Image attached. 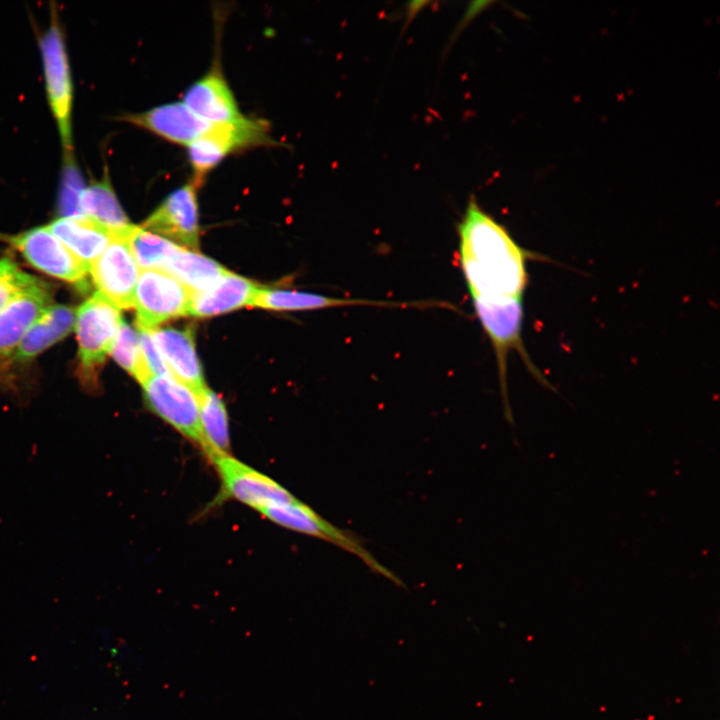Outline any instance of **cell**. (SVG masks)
Segmentation results:
<instances>
[{
  "mask_svg": "<svg viewBox=\"0 0 720 720\" xmlns=\"http://www.w3.org/2000/svg\"><path fill=\"white\" fill-rule=\"evenodd\" d=\"M457 234L459 263L472 300L523 299L527 261L537 256L522 248L473 196Z\"/></svg>",
  "mask_w": 720,
  "mask_h": 720,
  "instance_id": "6da1fadb",
  "label": "cell"
},
{
  "mask_svg": "<svg viewBox=\"0 0 720 720\" xmlns=\"http://www.w3.org/2000/svg\"><path fill=\"white\" fill-rule=\"evenodd\" d=\"M122 321L120 309L99 291L77 309L74 329L86 382L94 378L96 369L110 354Z\"/></svg>",
  "mask_w": 720,
  "mask_h": 720,
  "instance_id": "7a4b0ae2",
  "label": "cell"
},
{
  "mask_svg": "<svg viewBox=\"0 0 720 720\" xmlns=\"http://www.w3.org/2000/svg\"><path fill=\"white\" fill-rule=\"evenodd\" d=\"M265 518L286 529L328 541L359 557L370 569L402 585L396 575L385 568L367 551L360 540L321 517L307 504L294 498L275 504L260 512Z\"/></svg>",
  "mask_w": 720,
  "mask_h": 720,
  "instance_id": "3957f363",
  "label": "cell"
},
{
  "mask_svg": "<svg viewBox=\"0 0 720 720\" xmlns=\"http://www.w3.org/2000/svg\"><path fill=\"white\" fill-rule=\"evenodd\" d=\"M270 142L268 126L263 120L244 117L230 124H214L187 146L194 176L192 183L200 186L206 175L228 154Z\"/></svg>",
  "mask_w": 720,
  "mask_h": 720,
  "instance_id": "277c9868",
  "label": "cell"
},
{
  "mask_svg": "<svg viewBox=\"0 0 720 720\" xmlns=\"http://www.w3.org/2000/svg\"><path fill=\"white\" fill-rule=\"evenodd\" d=\"M39 43L49 105L57 121L66 151L65 157H70L72 156V83L65 42L54 8L51 13V24Z\"/></svg>",
  "mask_w": 720,
  "mask_h": 720,
  "instance_id": "5b68a950",
  "label": "cell"
},
{
  "mask_svg": "<svg viewBox=\"0 0 720 720\" xmlns=\"http://www.w3.org/2000/svg\"><path fill=\"white\" fill-rule=\"evenodd\" d=\"M192 293L161 269L141 270L133 307L138 329L153 330L163 322L189 314Z\"/></svg>",
  "mask_w": 720,
  "mask_h": 720,
  "instance_id": "8992f818",
  "label": "cell"
},
{
  "mask_svg": "<svg viewBox=\"0 0 720 720\" xmlns=\"http://www.w3.org/2000/svg\"><path fill=\"white\" fill-rule=\"evenodd\" d=\"M142 387L149 408L203 451L199 404L195 393L172 376H151Z\"/></svg>",
  "mask_w": 720,
  "mask_h": 720,
  "instance_id": "52a82bcc",
  "label": "cell"
},
{
  "mask_svg": "<svg viewBox=\"0 0 720 720\" xmlns=\"http://www.w3.org/2000/svg\"><path fill=\"white\" fill-rule=\"evenodd\" d=\"M210 461L221 480L225 494L259 513L269 506L295 498L278 482L231 454L217 455Z\"/></svg>",
  "mask_w": 720,
  "mask_h": 720,
  "instance_id": "ba28073f",
  "label": "cell"
},
{
  "mask_svg": "<svg viewBox=\"0 0 720 720\" xmlns=\"http://www.w3.org/2000/svg\"><path fill=\"white\" fill-rule=\"evenodd\" d=\"M129 226L112 232L110 243L89 268L98 291L119 309L133 307L134 292L139 277V267L126 240Z\"/></svg>",
  "mask_w": 720,
  "mask_h": 720,
  "instance_id": "9c48e42d",
  "label": "cell"
},
{
  "mask_svg": "<svg viewBox=\"0 0 720 720\" xmlns=\"http://www.w3.org/2000/svg\"><path fill=\"white\" fill-rule=\"evenodd\" d=\"M197 187L188 183L170 193L140 226L184 248L198 250Z\"/></svg>",
  "mask_w": 720,
  "mask_h": 720,
  "instance_id": "30bf717a",
  "label": "cell"
},
{
  "mask_svg": "<svg viewBox=\"0 0 720 720\" xmlns=\"http://www.w3.org/2000/svg\"><path fill=\"white\" fill-rule=\"evenodd\" d=\"M13 243L34 268L70 283L82 284L86 280L89 268L46 226L20 234Z\"/></svg>",
  "mask_w": 720,
  "mask_h": 720,
  "instance_id": "8fae6325",
  "label": "cell"
},
{
  "mask_svg": "<svg viewBox=\"0 0 720 720\" xmlns=\"http://www.w3.org/2000/svg\"><path fill=\"white\" fill-rule=\"evenodd\" d=\"M51 305L49 285L36 278L0 312V358H6L16 350L29 328Z\"/></svg>",
  "mask_w": 720,
  "mask_h": 720,
  "instance_id": "7c38bea8",
  "label": "cell"
},
{
  "mask_svg": "<svg viewBox=\"0 0 720 720\" xmlns=\"http://www.w3.org/2000/svg\"><path fill=\"white\" fill-rule=\"evenodd\" d=\"M123 119L172 143L185 146L200 138L214 125L195 115L182 102L164 104L145 112L128 114Z\"/></svg>",
  "mask_w": 720,
  "mask_h": 720,
  "instance_id": "4fadbf2b",
  "label": "cell"
},
{
  "mask_svg": "<svg viewBox=\"0 0 720 720\" xmlns=\"http://www.w3.org/2000/svg\"><path fill=\"white\" fill-rule=\"evenodd\" d=\"M152 339L172 376L195 395L207 388L197 357L193 327L150 330Z\"/></svg>",
  "mask_w": 720,
  "mask_h": 720,
  "instance_id": "5bb4252c",
  "label": "cell"
},
{
  "mask_svg": "<svg viewBox=\"0 0 720 720\" xmlns=\"http://www.w3.org/2000/svg\"><path fill=\"white\" fill-rule=\"evenodd\" d=\"M182 103L195 115L212 124H230L241 114L233 93L221 72L214 69L185 92Z\"/></svg>",
  "mask_w": 720,
  "mask_h": 720,
  "instance_id": "9a60e30c",
  "label": "cell"
},
{
  "mask_svg": "<svg viewBox=\"0 0 720 720\" xmlns=\"http://www.w3.org/2000/svg\"><path fill=\"white\" fill-rule=\"evenodd\" d=\"M46 228L88 268L113 237L112 231L87 216L61 217Z\"/></svg>",
  "mask_w": 720,
  "mask_h": 720,
  "instance_id": "2e32d148",
  "label": "cell"
},
{
  "mask_svg": "<svg viewBox=\"0 0 720 720\" xmlns=\"http://www.w3.org/2000/svg\"><path fill=\"white\" fill-rule=\"evenodd\" d=\"M382 306V307H425V302L399 303L373 301L365 299H349V298H333L323 295L279 290L269 288H259L256 293L252 306L270 310L293 311V310H313L332 307L346 306Z\"/></svg>",
  "mask_w": 720,
  "mask_h": 720,
  "instance_id": "e0dca14e",
  "label": "cell"
},
{
  "mask_svg": "<svg viewBox=\"0 0 720 720\" xmlns=\"http://www.w3.org/2000/svg\"><path fill=\"white\" fill-rule=\"evenodd\" d=\"M259 288L253 281L230 272L210 289L192 293L188 315L210 317L252 305Z\"/></svg>",
  "mask_w": 720,
  "mask_h": 720,
  "instance_id": "ac0fdd59",
  "label": "cell"
},
{
  "mask_svg": "<svg viewBox=\"0 0 720 720\" xmlns=\"http://www.w3.org/2000/svg\"><path fill=\"white\" fill-rule=\"evenodd\" d=\"M76 311L61 304H52L26 332L17 346L14 359L29 360L66 337L74 328Z\"/></svg>",
  "mask_w": 720,
  "mask_h": 720,
  "instance_id": "d6986e66",
  "label": "cell"
},
{
  "mask_svg": "<svg viewBox=\"0 0 720 720\" xmlns=\"http://www.w3.org/2000/svg\"><path fill=\"white\" fill-rule=\"evenodd\" d=\"M162 270L176 278L191 293L210 289L230 273L215 260L186 248L172 254Z\"/></svg>",
  "mask_w": 720,
  "mask_h": 720,
  "instance_id": "ffe728a7",
  "label": "cell"
},
{
  "mask_svg": "<svg viewBox=\"0 0 720 720\" xmlns=\"http://www.w3.org/2000/svg\"><path fill=\"white\" fill-rule=\"evenodd\" d=\"M197 399L203 452L209 460L217 455L230 454L228 415L222 399L208 387L197 395Z\"/></svg>",
  "mask_w": 720,
  "mask_h": 720,
  "instance_id": "44dd1931",
  "label": "cell"
},
{
  "mask_svg": "<svg viewBox=\"0 0 720 720\" xmlns=\"http://www.w3.org/2000/svg\"><path fill=\"white\" fill-rule=\"evenodd\" d=\"M80 208L87 216L115 232L131 225L113 190L108 175L84 188Z\"/></svg>",
  "mask_w": 720,
  "mask_h": 720,
  "instance_id": "7402d4cb",
  "label": "cell"
},
{
  "mask_svg": "<svg viewBox=\"0 0 720 720\" xmlns=\"http://www.w3.org/2000/svg\"><path fill=\"white\" fill-rule=\"evenodd\" d=\"M126 240L132 256L141 270H162L169 257L184 248L133 224L127 229Z\"/></svg>",
  "mask_w": 720,
  "mask_h": 720,
  "instance_id": "603a6c76",
  "label": "cell"
},
{
  "mask_svg": "<svg viewBox=\"0 0 720 720\" xmlns=\"http://www.w3.org/2000/svg\"><path fill=\"white\" fill-rule=\"evenodd\" d=\"M110 354L141 385L153 376L142 354L139 335L124 320L120 325Z\"/></svg>",
  "mask_w": 720,
  "mask_h": 720,
  "instance_id": "cb8c5ba5",
  "label": "cell"
},
{
  "mask_svg": "<svg viewBox=\"0 0 720 720\" xmlns=\"http://www.w3.org/2000/svg\"><path fill=\"white\" fill-rule=\"evenodd\" d=\"M23 272L12 260L0 259V312L36 279Z\"/></svg>",
  "mask_w": 720,
  "mask_h": 720,
  "instance_id": "d4e9b609",
  "label": "cell"
},
{
  "mask_svg": "<svg viewBox=\"0 0 720 720\" xmlns=\"http://www.w3.org/2000/svg\"><path fill=\"white\" fill-rule=\"evenodd\" d=\"M83 189L81 177L72 156L65 157L64 177L59 200V210L63 217L84 216L80 208V195Z\"/></svg>",
  "mask_w": 720,
  "mask_h": 720,
  "instance_id": "484cf974",
  "label": "cell"
},
{
  "mask_svg": "<svg viewBox=\"0 0 720 720\" xmlns=\"http://www.w3.org/2000/svg\"><path fill=\"white\" fill-rule=\"evenodd\" d=\"M138 331L140 348L151 374L153 376H172L152 339L150 330L138 329Z\"/></svg>",
  "mask_w": 720,
  "mask_h": 720,
  "instance_id": "4316f807",
  "label": "cell"
}]
</instances>
